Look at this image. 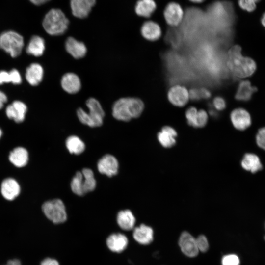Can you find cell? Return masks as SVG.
<instances>
[{
  "mask_svg": "<svg viewBox=\"0 0 265 265\" xmlns=\"http://www.w3.org/2000/svg\"><path fill=\"white\" fill-rule=\"evenodd\" d=\"M227 65L232 74L239 78L251 76L256 68V63L253 59L242 55L241 48L238 45L232 47L229 50Z\"/></svg>",
  "mask_w": 265,
  "mask_h": 265,
  "instance_id": "6da1fadb",
  "label": "cell"
},
{
  "mask_svg": "<svg viewBox=\"0 0 265 265\" xmlns=\"http://www.w3.org/2000/svg\"><path fill=\"white\" fill-rule=\"evenodd\" d=\"M144 105L141 100L137 98H122L114 103L112 114L114 118L125 122L132 118L138 117L142 113Z\"/></svg>",
  "mask_w": 265,
  "mask_h": 265,
  "instance_id": "7a4b0ae2",
  "label": "cell"
},
{
  "mask_svg": "<svg viewBox=\"0 0 265 265\" xmlns=\"http://www.w3.org/2000/svg\"><path fill=\"white\" fill-rule=\"evenodd\" d=\"M69 24V21L64 12L58 8L50 9L42 22L45 31L52 36L63 34L67 30Z\"/></svg>",
  "mask_w": 265,
  "mask_h": 265,
  "instance_id": "3957f363",
  "label": "cell"
},
{
  "mask_svg": "<svg viewBox=\"0 0 265 265\" xmlns=\"http://www.w3.org/2000/svg\"><path fill=\"white\" fill-rule=\"evenodd\" d=\"M88 111L79 108L77 115L80 122L90 127L101 126L103 122L105 112L100 102L95 98H90L86 103Z\"/></svg>",
  "mask_w": 265,
  "mask_h": 265,
  "instance_id": "277c9868",
  "label": "cell"
},
{
  "mask_svg": "<svg viewBox=\"0 0 265 265\" xmlns=\"http://www.w3.org/2000/svg\"><path fill=\"white\" fill-rule=\"evenodd\" d=\"M96 181L92 170L84 168L81 172L78 171L71 182L72 191L79 196L94 190Z\"/></svg>",
  "mask_w": 265,
  "mask_h": 265,
  "instance_id": "5b68a950",
  "label": "cell"
},
{
  "mask_svg": "<svg viewBox=\"0 0 265 265\" xmlns=\"http://www.w3.org/2000/svg\"><path fill=\"white\" fill-rule=\"evenodd\" d=\"M24 46L23 37L15 31H6L0 34V49L12 57L21 54Z\"/></svg>",
  "mask_w": 265,
  "mask_h": 265,
  "instance_id": "8992f818",
  "label": "cell"
},
{
  "mask_svg": "<svg viewBox=\"0 0 265 265\" xmlns=\"http://www.w3.org/2000/svg\"><path fill=\"white\" fill-rule=\"evenodd\" d=\"M42 208L46 216L55 224L63 223L67 219L65 207L60 199L46 201Z\"/></svg>",
  "mask_w": 265,
  "mask_h": 265,
  "instance_id": "52a82bcc",
  "label": "cell"
},
{
  "mask_svg": "<svg viewBox=\"0 0 265 265\" xmlns=\"http://www.w3.org/2000/svg\"><path fill=\"white\" fill-rule=\"evenodd\" d=\"M184 11L181 6L176 2L168 3L163 11L164 19L170 26H178L184 18Z\"/></svg>",
  "mask_w": 265,
  "mask_h": 265,
  "instance_id": "ba28073f",
  "label": "cell"
},
{
  "mask_svg": "<svg viewBox=\"0 0 265 265\" xmlns=\"http://www.w3.org/2000/svg\"><path fill=\"white\" fill-rule=\"evenodd\" d=\"M167 97L172 104L176 106L182 107L187 103L189 99V93L185 86L175 85L169 89Z\"/></svg>",
  "mask_w": 265,
  "mask_h": 265,
  "instance_id": "9c48e42d",
  "label": "cell"
},
{
  "mask_svg": "<svg viewBox=\"0 0 265 265\" xmlns=\"http://www.w3.org/2000/svg\"><path fill=\"white\" fill-rule=\"evenodd\" d=\"M96 2V0H70L72 13L76 18H85L90 14Z\"/></svg>",
  "mask_w": 265,
  "mask_h": 265,
  "instance_id": "30bf717a",
  "label": "cell"
},
{
  "mask_svg": "<svg viewBox=\"0 0 265 265\" xmlns=\"http://www.w3.org/2000/svg\"><path fill=\"white\" fill-rule=\"evenodd\" d=\"M179 245L182 252L189 257L196 256L199 252L196 238L187 232H183L179 239Z\"/></svg>",
  "mask_w": 265,
  "mask_h": 265,
  "instance_id": "8fae6325",
  "label": "cell"
},
{
  "mask_svg": "<svg viewBox=\"0 0 265 265\" xmlns=\"http://www.w3.org/2000/svg\"><path fill=\"white\" fill-rule=\"evenodd\" d=\"M27 111V107L26 104L19 100L13 101L5 109L7 117L18 123L24 121Z\"/></svg>",
  "mask_w": 265,
  "mask_h": 265,
  "instance_id": "7c38bea8",
  "label": "cell"
},
{
  "mask_svg": "<svg viewBox=\"0 0 265 265\" xmlns=\"http://www.w3.org/2000/svg\"><path fill=\"white\" fill-rule=\"evenodd\" d=\"M118 167V160L115 157L109 154L104 156L97 163V168L99 172L109 177L117 174Z\"/></svg>",
  "mask_w": 265,
  "mask_h": 265,
  "instance_id": "4fadbf2b",
  "label": "cell"
},
{
  "mask_svg": "<svg viewBox=\"0 0 265 265\" xmlns=\"http://www.w3.org/2000/svg\"><path fill=\"white\" fill-rule=\"evenodd\" d=\"M185 114L188 124L195 128L204 127L208 120V115L206 111L198 110L193 106L189 107Z\"/></svg>",
  "mask_w": 265,
  "mask_h": 265,
  "instance_id": "5bb4252c",
  "label": "cell"
},
{
  "mask_svg": "<svg viewBox=\"0 0 265 265\" xmlns=\"http://www.w3.org/2000/svg\"><path fill=\"white\" fill-rule=\"evenodd\" d=\"M234 127L238 130H244L251 124V117L249 113L241 108L233 110L230 115Z\"/></svg>",
  "mask_w": 265,
  "mask_h": 265,
  "instance_id": "9a60e30c",
  "label": "cell"
},
{
  "mask_svg": "<svg viewBox=\"0 0 265 265\" xmlns=\"http://www.w3.org/2000/svg\"><path fill=\"white\" fill-rule=\"evenodd\" d=\"M20 186L13 178H8L1 183L0 191L2 196L7 200L15 199L20 193Z\"/></svg>",
  "mask_w": 265,
  "mask_h": 265,
  "instance_id": "2e32d148",
  "label": "cell"
},
{
  "mask_svg": "<svg viewBox=\"0 0 265 265\" xmlns=\"http://www.w3.org/2000/svg\"><path fill=\"white\" fill-rule=\"evenodd\" d=\"M62 89L69 94H75L81 88V81L79 77L73 73L65 74L61 80Z\"/></svg>",
  "mask_w": 265,
  "mask_h": 265,
  "instance_id": "e0dca14e",
  "label": "cell"
},
{
  "mask_svg": "<svg viewBox=\"0 0 265 265\" xmlns=\"http://www.w3.org/2000/svg\"><path fill=\"white\" fill-rule=\"evenodd\" d=\"M65 47L66 51L76 59L83 57L87 53V48L85 45L73 37H69L66 39Z\"/></svg>",
  "mask_w": 265,
  "mask_h": 265,
  "instance_id": "ac0fdd59",
  "label": "cell"
},
{
  "mask_svg": "<svg viewBox=\"0 0 265 265\" xmlns=\"http://www.w3.org/2000/svg\"><path fill=\"white\" fill-rule=\"evenodd\" d=\"M141 34L146 40L154 41L158 40L161 35V29L159 25L153 21H147L141 26Z\"/></svg>",
  "mask_w": 265,
  "mask_h": 265,
  "instance_id": "d6986e66",
  "label": "cell"
},
{
  "mask_svg": "<svg viewBox=\"0 0 265 265\" xmlns=\"http://www.w3.org/2000/svg\"><path fill=\"white\" fill-rule=\"evenodd\" d=\"M44 69L39 63H33L27 67L25 73V78L31 86L38 85L42 80Z\"/></svg>",
  "mask_w": 265,
  "mask_h": 265,
  "instance_id": "ffe728a7",
  "label": "cell"
},
{
  "mask_svg": "<svg viewBox=\"0 0 265 265\" xmlns=\"http://www.w3.org/2000/svg\"><path fill=\"white\" fill-rule=\"evenodd\" d=\"M153 230L151 227L142 224L134 228L133 237L139 243L143 245L150 244L153 240Z\"/></svg>",
  "mask_w": 265,
  "mask_h": 265,
  "instance_id": "44dd1931",
  "label": "cell"
},
{
  "mask_svg": "<svg viewBox=\"0 0 265 265\" xmlns=\"http://www.w3.org/2000/svg\"><path fill=\"white\" fill-rule=\"evenodd\" d=\"M127 238L120 233L113 234L106 239L108 248L114 252L120 253L125 250L128 245Z\"/></svg>",
  "mask_w": 265,
  "mask_h": 265,
  "instance_id": "7402d4cb",
  "label": "cell"
},
{
  "mask_svg": "<svg viewBox=\"0 0 265 265\" xmlns=\"http://www.w3.org/2000/svg\"><path fill=\"white\" fill-rule=\"evenodd\" d=\"M177 135L176 130L168 126L163 127L158 133L157 138L160 144L165 148H170L176 143V137Z\"/></svg>",
  "mask_w": 265,
  "mask_h": 265,
  "instance_id": "603a6c76",
  "label": "cell"
},
{
  "mask_svg": "<svg viewBox=\"0 0 265 265\" xmlns=\"http://www.w3.org/2000/svg\"><path fill=\"white\" fill-rule=\"evenodd\" d=\"M9 159L11 163L16 167H24L28 162V152L24 147H16L10 152L9 155Z\"/></svg>",
  "mask_w": 265,
  "mask_h": 265,
  "instance_id": "cb8c5ba5",
  "label": "cell"
},
{
  "mask_svg": "<svg viewBox=\"0 0 265 265\" xmlns=\"http://www.w3.org/2000/svg\"><path fill=\"white\" fill-rule=\"evenodd\" d=\"M157 8L154 0H138L135 5V13L139 16L149 18Z\"/></svg>",
  "mask_w": 265,
  "mask_h": 265,
  "instance_id": "d4e9b609",
  "label": "cell"
},
{
  "mask_svg": "<svg viewBox=\"0 0 265 265\" xmlns=\"http://www.w3.org/2000/svg\"><path fill=\"white\" fill-rule=\"evenodd\" d=\"M45 50V43L44 39L40 36L34 35L29 41L26 51L29 54L39 57L43 54Z\"/></svg>",
  "mask_w": 265,
  "mask_h": 265,
  "instance_id": "484cf974",
  "label": "cell"
},
{
  "mask_svg": "<svg viewBox=\"0 0 265 265\" xmlns=\"http://www.w3.org/2000/svg\"><path fill=\"white\" fill-rule=\"evenodd\" d=\"M117 222L121 229L129 231L133 228L135 223V218L130 210H125L118 212Z\"/></svg>",
  "mask_w": 265,
  "mask_h": 265,
  "instance_id": "4316f807",
  "label": "cell"
},
{
  "mask_svg": "<svg viewBox=\"0 0 265 265\" xmlns=\"http://www.w3.org/2000/svg\"><path fill=\"white\" fill-rule=\"evenodd\" d=\"M256 90L257 88L252 86L249 81H242L238 85L235 98L239 101H248Z\"/></svg>",
  "mask_w": 265,
  "mask_h": 265,
  "instance_id": "83f0119b",
  "label": "cell"
},
{
  "mask_svg": "<svg viewBox=\"0 0 265 265\" xmlns=\"http://www.w3.org/2000/svg\"><path fill=\"white\" fill-rule=\"evenodd\" d=\"M242 167L252 173H256L262 168L259 157L253 154L248 153L244 155L241 161Z\"/></svg>",
  "mask_w": 265,
  "mask_h": 265,
  "instance_id": "f1b7e54d",
  "label": "cell"
},
{
  "mask_svg": "<svg viewBox=\"0 0 265 265\" xmlns=\"http://www.w3.org/2000/svg\"><path fill=\"white\" fill-rule=\"evenodd\" d=\"M22 82L21 74L16 69H12L10 71H0V85L7 83L20 84Z\"/></svg>",
  "mask_w": 265,
  "mask_h": 265,
  "instance_id": "f546056e",
  "label": "cell"
},
{
  "mask_svg": "<svg viewBox=\"0 0 265 265\" xmlns=\"http://www.w3.org/2000/svg\"><path fill=\"white\" fill-rule=\"evenodd\" d=\"M66 146L70 153L76 155L82 153L85 148L84 142L76 135L70 136L67 138Z\"/></svg>",
  "mask_w": 265,
  "mask_h": 265,
  "instance_id": "4dcf8cb0",
  "label": "cell"
},
{
  "mask_svg": "<svg viewBox=\"0 0 265 265\" xmlns=\"http://www.w3.org/2000/svg\"><path fill=\"white\" fill-rule=\"evenodd\" d=\"M189 93V98L194 101H198L202 99H207L211 97L210 92L205 88H192Z\"/></svg>",
  "mask_w": 265,
  "mask_h": 265,
  "instance_id": "1f68e13d",
  "label": "cell"
},
{
  "mask_svg": "<svg viewBox=\"0 0 265 265\" xmlns=\"http://www.w3.org/2000/svg\"><path fill=\"white\" fill-rule=\"evenodd\" d=\"M261 0H237V3L240 9L251 13L255 10L257 4Z\"/></svg>",
  "mask_w": 265,
  "mask_h": 265,
  "instance_id": "d6a6232c",
  "label": "cell"
},
{
  "mask_svg": "<svg viewBox=\"0 0 265 265\" xmlns=\"http://www.w3.org/2000/svg\"><path fill=\"white\" fill-rule=\"evenodd\" d=\"M196 242L199 251L202 252L207 251L209 248V243L206 237L203 235L199 236L196 238Z\"/></svg>",
  "mask_w": 265,
  "mask_h": 265,
  "instance_id": "836d02e7",
  "label": "cell"
},
{
  "mask_svg": "<svg viewBox=\"0 0 265 265\" xmlns=\"http://www.w3.org/2000/svg\"><path fill=\"white\" fill-rule=\"evenodd\" d=\"M222 265H239V259L235 254H229L223 256Z\"/></svg>",
  "mask_w": 265,
  "mask_h": 265,
  "instance_id": "e575fe53",
  "label": "cell"
},
{
  "mask_svg": "<svg viewBox=\"0 0 265 265\" xmlns=\"http://www.w3.org/2000/svg\"><path fill=\"white\" fill-rule=\"evenodd\" d=\"M212 106L215 110L218 111L222 110L226 107V102L222 97L217 96L213 99Z\"/></svg>",
  "mask_w": 265,
  "mask_h": 265,
  "instance_id": "d590c367",
  "label": "cell"
},
{
  "mask_svg": "<svg viewBox=\"0 0 265 265\" xmlns=\"http://www.w3.org/2000/svg\"><path fill=\"white\" fill-rule=\"evenodd\" d=\"M258 145L265 150V127L260 129L256 136Z\"/></svg>",
  "mask_w": 265,
  "mask_h": 265,
  "instance_id": "8d00e7d4",
  "label": "cell"
},
{
  "mask_svg": "<svg viewBox=\"0 0 265 265\" xmlns=\"http://www.w3.org/2000/svg\"><path fill=\"white\" fill-rule=\"evenodd\" d=\"M41 265H59V264L56 260L48 258L42 261Z\"/></svg>",
  "mask_w": 265,
  "mask_h": 265,
  "instance_id": "74e56055",
  "label": "cell"
},
{
  "mask_svg": "<svg viewBox=\"0 0 265 265\" xmlns=\"http://www.w3.org/2000/svg\"><path fill=\"white\" fill-rule=\"evenodd\" d=\"M7 95L0 90V109L3 107L4 104L7 102Z\"/></svg>",
  "mask_w": 265,
  "mask_h": 265,
  "instance_id": "f35d334b",
  "label": "cell"
},
{
  "mask_svg": "<svg viewBox=\"0 0 265 265\" xmlns=\"http://www.w3.org/2000/svg\"><path fill=\"white\" fill-rule=\"evenodd\" d=\"M32 4L35 5H41L44 4L51 0H29Z\"/></svg>",
  "mask_w": 265,
  "mask_h": 265,
  "instance_id": "ab89813d",
  "label": "cell"
},
{
  "mask_svg": "<svg viewBox=\"0 0 265 265\" xmlns=\"http://www.w3.org/2000/svg\"><path fill=\"white\" fill-rule=\"evenodd\" d=\"M5 265H21V262L17 259L9 260Z\"/></svg>",
  "mask_w": 265,
  "mask_h": 265,
  "instance_id": "60d3db41",
  "label": "cell"
},
{
  "mask_svg": "<svg viewBox=\"0 0 265 265\" xmlns=\"http://www.w3.org/2000/svg\"><path fill=\"white\" fill-rule=\"evenodd\" d=\"M261 24L265 29V12L263 14L261 20Z\"/></svg>",
  "mask_w": 265,
  "mask_h": 265,
  "instance_id": "b9f144b4",
  "label": "cell"
},
{
  "mask_svg": "<svg viewBox=\"0 0 265 265\" xmlns=\"http://www.w3.org/2000/svg\"><path fill=\"white\" fill-rule=\"evenodd\" d=\"M189 0L194 3H200L204 1L205 0Z\"/></svg>",
  "mask_w": 265,
  "mask_h": 265,
  "instance_id": "7bdbcfd3",
  "label": "cell"
},
{
  "mask_svg": "<svg viewBox=\"0 0 265 265\" xmlns=\"http://www.w3.org/2000/svg\"><path fill=\"white\" fill-rule=\"evenodd\" d=\"M2 130H1V129L0 128V138H1V136H2Z\"/></svg>",
  "mask_w": 265,
  "mask_h": 265,
  "instance_id": "ee69618b",
  "label": "cell"
},
{
  "mask_svg": "<svg viewBox=\"0 0 265 265\" xmlns=\"http://www.w3.org/2000/svg\"></svg>",
  "mask_w": 265,
  "mask_h": 265,
  "instance_id": "f6af8a7d",
  "label": "cell"
}]
</instances>
